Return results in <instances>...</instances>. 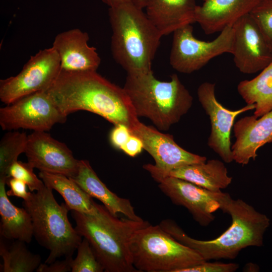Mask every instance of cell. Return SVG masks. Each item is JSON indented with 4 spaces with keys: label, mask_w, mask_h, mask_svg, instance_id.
<instances>
[{
    "label": "cell",
    "mask_w": 272,
    "mask_h": 272,
    "mask_svg": "<svg viewBox=\"0 0 272 272\" xmlns=\"http://www.w3.org/2000/svg\"><path fill=\"white\" fill-rule=\"evenodd\" d=\"M46 91L66 117L73 112L85 110L102 116L114 125H125L131 132L140 122L123 88L96 71L60 70Z\"/></svg>",
    "instance_id": "obj_1"
},
{
    "label": "cell",
    "mask_w": 272,
    "mask_h": 272,
    "mask_svg": "<svg viewBox=\"0 0 272 272\" xmlns=\"http://www.w3.org/2000/svg\"><path fill=\"white\" fill-rule=\"evenodd\" d=\"M220 209L231 216V226L218 237L200 240L189 237L174 221L166 219L159 225L176 240L197 252L206 260L233 259L243 249L263 245L270 219L242 199H233L223 192Z\"/></svg>",
    "instance_id": "obj_2"
},
{
    "label": "cell",
    "mask_w": 272,
    "mask_h": 272,
    "mask_svg": "<svg viewBox=\"0 0 272 272\" xmlns=\"http://www.w3.org/2000/svg\"><path fill=\"white\" fill-rule=\"evenodd\" d=\"M97 206L98 211L93 215L71 210L76 231L88 240L104 271H139L133 265L130 242L136 231L150 223L119 219L104 205Z\"/></svg>",
    "instance_id": "obj_3"
},
{
    "label": "cell",
    "mask_w": 272,
    "mask_h": 272,
    "mask_svg": "<svg viewBox=\"0 0 272 272\" xmlns=\"http://www.w3.org/2000/svg\"><path fill=\"white\" fill-rule=\"evenodd\" d=\"M112 29V56L127 75L147 73L160 43L162 35L143 9L133 3L109 8Z\"/></svg>",
    "instance_id": "obj_4"
},
{
    "label": "cell",
    "mask_w": 272,
    "mask_h": 272,
    "mask_svg": "<svg viewBox=\"0 0 272 272\" xmlns=\"http://www.w3.org/2000/svg\"><path fill=\"white\" fill-rule=\"evenodd\" d=\"M169 81L156 79L151 71L127 75L123 87L138 117L150 119L161 130L177 123L192 105L193 97L173 74Z\"/></svg>",
    "instance_id": "obj_5"
},
{
    "label": "cell",
    "mask_w": 272,
    "mask_h": 272,
    "mask_svg": "<svg viewBox=\"0 0 272 272\" xmlns=\"http://www.w3.org/2000/svg\"><path fill=\"white\" fill-rule=\"evenodd\" d=\"M23 206L32 220L33 236L49 251L45 261L50 264L61 257H72L82 241V237L73 228L65 203L59 205L52 189L46 185L35 192H29Z\"/></svg>",
    "instance_id": "obj_6"
},
{
    "label": "cell",
    "mask_w": 272,
    "mask_h": 272,
    "mask_svg": "<svg viewBox=\"0 0 272 272\" xmlns=\"http://www.w3.org/2000/svg\"><path fill=\"white\" fill-rule=\"evenodd\" d=\"M130 250L133 265L139 271L179 272L206 261L159 225L149 224L136 231Z\"/></svg>",
    "instance_id": "obj_7"
},
{
    "label": "cell",
    "mask_w": 272,
    "mask_h": 272,
    "mask_svg": "<svg viewBox=\"0 0 272 272\" xmlns=\"http://www.w3.org/2000/svg\"><path fill=\"white\" fill-rule=\"evenodd\" d=\"M191 24L173 33L170 64L177 72L190 74L198 71L211 59L223 53L232 54L234 41L233 25L226 27L211 41L197 39L193 34Z\"/></svg>",
    "instance_id": "obj_8"
},
{
    "label": "cell",
    "mask_w": 272,
    "mask_h": 272,
    "mask_svg": "<svg viewBox=\"0 0 272 272\" xmlns=\"http://www.w3.org/2000/svg\"><path fill=\"white\" fill-rule=\"evenodd\" d=\"M61 70L59 56L52 46L30 57L17 75L0 80V99L9 105L31 94L48 90Z\"/></svg>",
    "instance_id": "obj_9"
},
{
    "label": "cell",
    "mask_w": 272,
    "mask_h": 272,
    "mask_svg": "<svg viewBox=\"0 0 272 272\" xmlns=\"http://www.w3.org/2000/svg\"><path fill=\"white\" fill-rule=\"evenodd\" d=\"M66 118L46 91L26 96L0 109V125L4 130L46 131Z\"/></svg>",
    "instance_id": "obj_10"
},
{
    "label": "cell",
    "mask_w": 272,
    "mask_h": 272,
    "mask_svg": "<svg viewBox=\"0 0 272 272\" xmlns=\"http://www.w3.org/2000/svg\"><path fill=\"white\" fill-rule=\"evenodd\" d=\"M131 133L141 139L144 149L154 159V165L145 164L143 168L157 182L175 168L207 161L206 157L193 154L180 147L173 135L161 132L141 122Z\"/></svg>",
    "instance_id": "obj_11"
},
{
    "label": "cell",
    "mask_w": 272,
    "mask_h": 272,
    "mask_svg": "<svg viewBox=\"0 0 272 272\" xmlns=\"http://www.w3.org/2000/svg\"><path fill=\"white\" fill-rule=\"evenodd\" d=\"M198 100L209 116L211 131L208 145L224 162L233 161L231 149V132L236 117L246 111L254 109V104L249 105L236 110H231L223 106L215 95V84L204 82L197 90Z\"/></svg>",
    "instance_id": "obj_12"
},
{
    "label": "cell",
    "mask_w": 272,
    "mask_h": 272,
    "mask_svg": "<svg viewBox=\"0 0 272 272\" xmlns=\"http://www.w3.org/2000/svg\"><path fill=\"white\" fill-rule=\"evenodd\" d=\"M234 41L232 54L236 67L243 74L262 71L272 60V48L250 14L233 25Z\"/></svg>",
    "instance_id": "obj_13"
},
{
    "label": "cell",
    "mask_w": 272,
    "mask_h": 272,
    "mask_svg": "<svg viewBox=\"0 0 272 272\" xmlns=\"http://www.w3.org/2000/svg\"><path fill=\"white\" fill-rule=\"evenodd\" d=\"M158 182L160 190L172 202L186 208L200 226H208L214 221V213L220 207L221 191H211L171 176L165 177Z\"/></svg>",
    "instance_id": "obj_14"
},
{
    "label": "cell",
    "mask_w": 272,
    "mask_h": 272,
    "mask_svg": "<svg viewBox=\"0 0 272 272\" xmlns=\"http://www.w3.org/2000/svg\"><path fill=\"white\" fill-rule=\"evenodd\" d=\"M25 154L28 162L40 171L60 174L72 178L77 173L79 161L67 146L46 131L28 135Z\"/></svg>",
    "instance_id": "obj_15"
},
{
    "label": "cell",
    "mask_w": 272,
    "mask_h": 272,
    "mask_svg": "<svg viewBox=\"0 0 272 272\" xmlns=\"http://www.w3.org/2000/svg\"><path fill=\"white\" fill-rule=\"evenodd\" d=\"M260 117L245 116L234 124L236 140L231 146L233 159L242 166L251 159H255L260 147L272 143V110Z\"/></svg>",
    "instance_id": "obj_16"
},
{
    "label": "cell",
    "mask_w": 272,
    "mask_h": 272,
    "mask_svg": "<svg viewBox=\"0 0 272 272\" xmlns=\"http://www.w3.org/2000/svg\"><path fill=\"white\" fill-rule=\"evenodd\" d=\"M87 33L78 28L58 34L52 47L57 52L61 70L65 71H96L101 63L96 48L88 44Z\"/></svg>",
    "instance_id": "obj_17"
},
{
    "label": "cell",
    "mask_w": 272,
    "mask_h": 272,
    "mask_svg": "<svg viewBox=\"0 0 272 272\" xmlns=\"http://www.w3.org/2000/svg\"><path fill=\"white\" fill-rule=\"evenodd\" d=\"M260 0H203L197 6L195 21L207 35L222 31L249 14Z\"/></svg>",
    "instance_id": "obj_18"
},
{
    "label": "cell",
    "mask_w": 272,
    "mask_h": 272,
    "mask_svg": "<svg viewBox=\"0 0 272 272\" xmlns=\"http://www.w3.org/2000/svg\"><path fill=\"white\" fill-rule=\"evenodd\" d=\"M195 0H149L146 14L162 36L195 23Z\"/></svg>",
    "instance_id": "obj_19"
},
{
    "label": "cell",
    "mask_w": 272,
    "mask_h": 272,
    "mask_svg": "<svg viewBox=\"0 0 272 272\" xmlns=\"http://www.w3.org/2000/svg\"><path fill=\"white\" fill-rule=\"evenodd\" d=\"M92 198L99 200L105 208L115 216L120 213L126 218L135 221L143 220L138 216L128 199L120 197L110 190L100 179L86 160L79 161L77 174L71 178Z\"/></svg>",
    "instance_id": "obj_20"
},
{
    "label": "cell",
    "mask_w": 272,
    "mask_h": 272,
    "mask_svg": "<svg viewBox=\"0 0 272 272\" xmlns=\"http://www.w3.org/2000/svg\"><path fill=\"white\" fill-rule=\"evenodd\" d=\"M168 176L187 181L213 191H221L232 180L224 163L217 159L178 167L169 172Z\"/></svg>",
    "instance_id": "obj_21"
},
{
    "label": "cell",
    "mask_w": 272,
    "mask_h": 272,
    "mask_svg": "<svg viewBox=\"0 0 272 272\" xmlns=\"http://www.w3.org/2000/svg\"><path fill=\"white\" fill-rule=\"evenodd\" d=\"M6 185V179L0 178L1 235L29 243L33 236L31 218L24 208H18L9 200Z\"/></svg>",
    "instance_id": "obj_22"
},
{
    "label": "cell",
    "mask_w": 272,
    "mask_h": 272,
    "mask_svg": "<svg viewBox=\"0 0 272 272\" xmlns=\"http://www.w3.org/2000/svg\"><path fill=\"white\" fill-rule=\"evenodd\" d=\"M38 175L46 186L55 190L62 196L70 210L91 215L97 212V203L71 178L42 171Z\"/></svg>",
    "instance_id": "obj_23"
},
{
    "label": "cell",
    "mask_w": 272,
    "mask_h": 272,
    "mask_svg": "<svg viewBox=\"0 0 272 272\" xmlns=\"http://www.w3.org/2000/svg\"><path fill=\"white\" fill-rule=\"evenodd\" d=\"M253 79L241 81L237 91L247 104L255 105L254 114L260 117L272 110V60Z\"/></svg>",
    "instance_id": "obj_24"
},
{
    "label": "cell",
    "mask_w": 272,
    "mask_h": 272,
    "mask_svg": "<svg viewBox=\"0 0 272 272\" xmlns=\"http://www.w3.org/2000/svg\"><path fill=\"white\" fill-rule=\"evenodd\" d=\"M25 242L16 240L7 248L1 241L0 255L3 260L1 272H32L41 263L39 254L32 253Z\"/></svg>",
    "instance_id": "obj_25"
},
{
    "label": "cell",
    "mask_w": 272,
    "mask_h": 272,
    "mask_svg": "<svg viewBox=\"0 0 272 272\" xmlns=\"http://www.w3.org/2000/svg\"><path fill=\"white\" fill-rule=\"evenodd\" d=\"M28 135L18 131L6 133L0 142V178L7 180L11 165L25 153Z\"/></svg>",
    "instance_id": "obj_26"
},
{
    "label": "cell",
    "mask_w": 272,
    "mask_h": 272,
    "mask_svg": "<svg viewBox=\"0 0 272 272\" xmlns=\"http://www.w3.org/2000/svg\"><path fill=\"white\" fill-rule=\"evenodd\" d=\"M77 250L76 258H72L70 262L72 272L104 271L86 239L83 238Z\"/></svg>",
    "instance_id": "obj_27"
},
{
    "label": "cell",
    "mask_w": 272,
    "mask_h": 272,
    "mask_svg": "<svg viewBox=\"0 0 272 272\" xmlns=\"http://www.w3.org/2000/svg\"><path fill=\"white\" fill-rule=\"evenodd\" d=\"M249 14L272 48V0H260Z\"/></svg>",
    "instance_id": "obj_28"
},
{
    "label": "cell",
    "mask_w": 272,
    "mask_h": 272,
    "mask_svg": "<svg viewBox=\"0 0 272 272\" xmlns=\"http://www.w3.org/2000/svg\"><path fill=\"white\" fill-rule=\"evenodd\" d=\"M33 169L28 162L24 163L18 160L10 167L8 178L12 177L24 181L31 192L38 191L45 185L34 173Z\"/></svg>",
    "instance_id": "obj_29"
},
{
    "label": "cell",
    "mask_w": 272,
    "mask_h": 272,
    "mask_svg": "<svg viewBox=\"0 0 272 272\" xmlns=\"http://www.w3.org/2000/svg\"><path fill=\"white\" fill-rule=\"evenodd\" d=\"M239 267V264L236 263L205 261L195 266L182 269L179 272H234Z\"/></svg>",
    "instance_id": "obj_30"
},
{
    "label": "cell",
    "mask_w": 272,
    "mask_h": 272,
    "mask_svg": "<svg viewBox=\"0 0 272 272\" xmlns=\"http://www.w3.org/2000/svg\"><path fill=\"white\" fill-rule=\"evenodd\" d=\"M131 134L130 130L127 126L121 124L114 125L109 135L110 143L115 149L120 150Z\"/></svg>",
    "instance_id": "obj_31"
},
{
    "label": "cell",
    "mask_w": 272,
    "mask_h": 272,
    "mask_svg": "<svg viewBox=\"0 0 272 272\" xmlns=\"http://www.w3.org/2000/svg\"><path fill=\"white\" fill-rule=\"evenodd\" d=\"M6 184L10 187V190L7 191V194L9 196H16L26 199L29 194L27 190V184L21 180L16 178L10 177L6 180Z\"/></svg>",
    "instance_id": "obj_32"
},
{
    "label": "cell",
    "mask_w": 272,
    "mask_h": 272,
    "mask_svg": "<svg viewBox=\"0 0 272 272\" xmlns=\"http://www.w3.org/2000/svg\"><path fill=\"white\" fill-rule=\"evenodd\" d=\"M73 257L65 258L62 260H55L50 263H41L36 270L37 272H68L72 269L70 262Z\"/></svg>",
    "instance_id": "obj_33"
},
{
    "label": "cell",
    "mask_w": 272,
    "mask_h": 272,
    "mask_svg": "<svg viewBox=\"0 0 272 272\" xmlns=\"http://www.w3.org/2000/svg\"><path fill=\"white\" fill-rule=\"evenodd\" d=\"M144 149L142 141L138 137L131 134L126 143L120 150L130 157H134Z\"/></svg>",
    "instance_id": "obj_34"
},
{
    "label": "cell",
    "mask_w": 272,
    "mask_h": 272,
    "mask_svg": "<svg viewBox=\"0 0 272 272\" xmlns=\"http://www.w3.org/2000/svg\"><path fill=\"white\" fill-rule=\"evenodd\" d=\"M102 1L109 8L116 7L125 3H133V0H102Z\"/></svg>",
    "instance_id": "obj_35"
},
{
    "label": "cell",
    "mask_w": 272,
    "mask_h": 272,
    "mask_svg": "<svg viewBox=\"0 0 272 272\" xmlns=\"http://www.w3.org/2000/svg\"><path fill=\"white\" fill-rule=\"evenodd\" d=\"M244 271H250V272H255L259 271L258 266L253 263L249 262L247 263L244 267Z\"/></svg>",
    "instance_id": "obj_36"
},
{
    "label": "cell",
    "mask_w": 272,
    "mask_h": 272,
    "mask_svg": "<svg viewBox=\"0 0 272 272\" xmlns=\"http://www.w3.org/2000/svg\"><path fill=\"white\" fill-rule=\"evenodd\" d=\"M133 1L135 5L143 9L146 8L149 0H133Z\"/></svg>",
    "instance_id": "obj_37"
}]
</instances>
